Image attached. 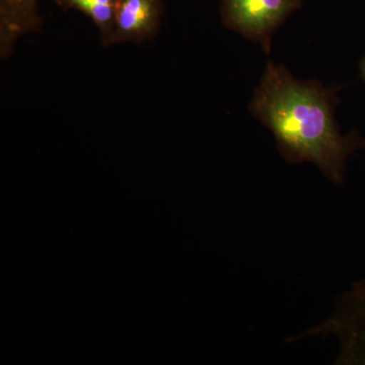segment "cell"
<instances>
[{"label":"cell","instance_id":"cell-1","mask_svg":"<svg viewBox=\"0 0 365 365\" xmlns=\"http://www.w3.org/2000/svg\"><path fill=\"white\" fill-rule=\"evenodd\" d=\"M341 86L294 78L283 64L269 61L255 88L249 111L272 132L288 163H311L336 185L345 182L347 162L365 148L359 131L343 134L336 120Z\"/></svg>","mask_w":365,"mask_h":365},{"label":"cell","instance_id":"cell-2","mask_svg":"<svg viewBox=\"0 0 365 365\" xmlns=\"http://www.w3.org/2000/svg\"><path fill=\"white\" fill-rule=\"evenodd\" d=\"M302 6V0H220L225 28L260 45L266 54L276 31Z\"/></svg>","mask_w":365,"mask_h":365},{"label":"cell","instance_id":"cell-3","mask_svg":"<svg viewBox=\"0 0 365 365\" xmlns=\"http://www.w3.org/2000/svg\"><path fill=\"white\" fill-rule=\"evenodd\" d=\"M335 336L340 342L338 361L346 364H365V280L353 285L338 300L330 319L300 334L299 338Z\"/></svg>","mask_w":365,"mask_h":365},{"label":"cell","instance_id":"cell-4","mask_svg":"<svg viewBox=\"0 0 365 365\" xmlns=\"http://www.w3.org/2000/svg\"><path fill=\"white\" fill-rule=\"evenodd\" d=\"M163 11V0H117L112 44L153 39L160 29Z\"/></svg>","mask_w":365,"mask_h":365},{"label":"cell","instance_id":"cell-5","mask_svg":"<svg viewBox=\"0 0 365 365\" xmlns=\"http://www.w3.org/2000/svg\"><path fill=\"white\" fill-rule=\"evenodd\" d=\"M39 0H0V55L6 58L16 41L26 34L41 32Z\"/></svg>","mask_w":365,"mask_h":365},{"label":"cell","instance_id":"cell-6","mask_svg":"<svg viewBox=\"0 0 365 365\" xmlns=\"http://www.w3.org/2000/svg\"><path fill=\"white\" fill-rule=\"evenodd\" d=\"M63 11L85 14L100 30L104 46L112 45L117 0H53Z\"/></svg>","mask_w":365,"mask_h":365},{"label":"cell","instance_id":"cell-7","mask_svg":"<svg viewBox=\"0 0 365 365\" xmlns=\"http://www.w3.org/2000/svg\"><path fill=\"white\" fill-rule=\"evenodd\" d=\"M360 78L365 81V55L364 58L361 59L359 64Z\"/></svg>","mask_w":365,"mask_h":365}]
</instances>
